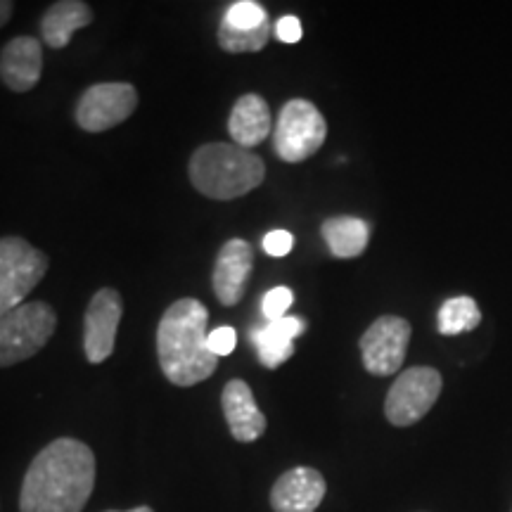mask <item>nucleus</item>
Masks as SVG:
<instances>
[{"label":"nucleus","instance_id":"8","mask_svg":"<svg viewBox=\"0 0 512 512\" xmlns=\"http://www.w3.org/2000/svg\"><path fill=\"white\" fill-rule=\"evenodd\" d=\"M138 91L133 83L126 81H107L93 83L91 88L81 93L76 100L74 119L79 128L88 133H105L110 128L131 117L138 110Z\"/></svg>","mask_w":512,"mask_h":512},{"label":"nucleus","instance_id":"4","mask_svg":"<svg viewBox=\"0 0 512 512\" xmlns=\"http://www.w3.org/2000/svg\"><path fill=\"white\" fill-rule=\"evenodd\" d=\"M57 328V313L48 302H24L0 318V368L29 361L50 342Z\"/></svg>","mask_w":512,"mask_h":512},{"label":"nucleus","instance_id":"1","mask_svg":"<svg viewBox=\"0 0 512 512\" xmlns=\"http://www.w3.org/2000/svg\"><path fill=\"white\" fill-rule=\"evenodd\" d=\"M93 486V448L79 439H55L31 460L19 491V512H81Z\"/></svg>","mask_w":512,"mask_h":512},{"label":"nucleus","instance_id":"21","mask_svg":"<svg viewBox=\"0 0 512 512\" xmlns=\"http://www.w3.org/2000/svg\"><path fill=\"white\" fill-rule=\"evenodd\" d=\"M223 19L235 29H256L268 19V12L261 3L254 0H238V3H230Z\"/></svg>","mask_w":512,"mask_h":512},{"label":"nucleus","instance_id":"3","mask_svg":"<svg viewBox=\"0 0 512 512\" xmlns=\"http://www.w3.org/2000/svg\"><path fill=\"white\" fill-rule=\"evenodd\" d=\"M188 178L200 195L228 202L259 188L266 178V164L235 143H207L192 152Z\"/></svg>","mask_w":512,"mask_h":512},{"label":"nucleus","instance_id":"16","mask_svg":"<svg viewBox=\"0 0 512 512\" xmlns=\"http://www.w3.org/2000/svg\"><path fill=\"white\" fill-rule=\"evenodd\" d=\"M306 323L302 318L285 316L280 320H268L264 328L252 332V342L256 344L261 366L273 370L290 361L294 354V339L304 335Z\"/></svg>","mask_w":512,"mask_h":512},{"label":"nucleus","instance_id":"23","mask_svg":"<svg viewBox=\"0 0 512 512\" xmlns=\"http://www.w3.org/2000/svg\"><path fill=\"white\" fill-rule=\"evenodd\" d=\"M209 351L214 356H230L233 354L235 344H238V335H235V330L230 328V325H223V328H216L209 332Z\"/></svg>","mask_w":512,"mask_h":512},{"label":"nucleus","instance_id":"9","mask_svg":"<svg viewBox=\"0 0 512 512\" xmlns=\"http://www.w3.org/2000/svg\"><path fill=\"white\" fill-rule=\"evenodd\" d=\"M411 323L401 316H380L361 337V358L370 375L389 377L401 370L411 344Z\"/></svg>","mask_w":512,"mask_h":512},{"label":"nucleus","instance_id":"20","mask_svg":"<svg viewBox=\"0 0 512 512\" xmlns=\"http://www.w3.org/2000/svg\"><path fill=\"white\" fill-rule=\"evenodd\" d=\"M482 323V311L472 297H451L441 304L437 325L441 335H463Z\"/></svg>","mask_w":512,"mask_h":512},{"label":"nucleus","instance_id":"2","mask_svg":"<svg viewBox=\"0 0 512 512\" xmlns=\"http://www.w3.org/2000/svg\"><path fill=\"white\" fill-rule=\"evenodd\" d=\"M209 311L200 299H178L164 311L157 328V358L166 380L176 387H195L209 380L219 356L209 351Z\"/></svg>","mask_w":512,"mask_h":512},{"label":"nucleus","instance_id":"15","mask_svg":"<svg viewBox=\"0 0 512 512\" xmlns=\"http://www.w3.org/2000/svg\"><path fill=\"white\" fill-rule=\"evenodd\" d=\"M273 114L268 102L259 93H247L238 98L228 117V133L235 145L252 150L271 136Z\"/></svg>","mask_w":512,"mask_h":512},{"label":"nucleus","instance_id":"24","mask_svg":"<svg viewBox=\"0 0 512 512\" xmlns=\"http://www.w3.org/2000/svg\"><path fill=\"white\" fill-rule=\"evenodd\" d=\"M292 245H294V238L292 233H287V230H271V233L264 238V252L268 256H275V259L290 254Z\"/></svg>","mask_w":512,"mask_h":512},{"label":"nucleus","instance_id":"5","mask_svg":"<svg viewBox=\"0 0 512 512\" xmlns=\"http://www.w3.org/2000/svg\"><path fill=\"white\" fill-rule=\"evenodd\" d=\"M50 259L46 252L19 235L0 238V318L27 302L36 285L46 278Z\"/></svg>","mask_w":512,"mask_h":512},{"label":"nucleus","instance_id":"13","mask_svg":"<svg viewBox=\"0 0 512 512\" xmlns=\"http://www.w3.org/2000/svg\"><path fill=\"white\" fill-rule=\"evenodd\" d=\"M325 477L316 467L297 465L278 477L271 489V508L275 512H316L323 503Z\"/></svg>","mask_w":512,"mask_h":512},{"label":"nucleus","instance_id":"14","mask_svg":"<svg viewBox=\"0 0 512 512\" xmlns=\"http://www.w3.org/2000/svg\"><path fill=\"white\" fill-rule=\"evenodd\" d=\"M223 415H226L228 430L240 444H252L266 434V415L256 406L252 389L245 380H230L221 394Z\"/></svg>","mask_w":512,"mask_h":512},{"label":"nucleus","instance_id":"7","mask_svg":"<svg viewBox=\"0 0 512 512\" xmlns=\"http://www.w3.org/2000/svg\"><path fill=\"white\" fill-rule=\"evenodd\" d=\"M441 387H444V380L439 370L430 366L403 370L384 399V415L394 427H411L432 411Z\"/></svg>","mask_w":512,"mask_h":512},{"label":"nucleus","instance_id":"27","mask_svg":"<svg viewBox=\"0 0 512 512\" xmlns=\"http://www.w3.org/2000/svg\"><path fill=\"white\" fill-rule=\"evenodd\" d=\"M105 512H117V510H105ZM128 512H155L150 508V505H138V508H133V510H128Z\"/></svg>","mask_w":512,"mask_h":512},{"label":"nucleus","instance_id":"10","mask_svg":"<svg viewBox=\"0 0 512 512\" xmlns=\"http://www.w3.org/2000/svg\"><path fill=\"white\" fill-rule=\"evenodd\" d=\"M121 316H124V299L114 287H102L88 302L83 316V351L88 363H105L114 354Z\"/></svg>","mask_w":512,"mask_h":512},{"label":"nucleus","instance_id":"26","mask_svg":"<svg viewBox=\"0 0 512 512\" xmlns=\"http://www.w3.org/2000/svg\"><path fill=\"white\" fill-rule=\"evenodd\" d=\"M12 15H15V3H10V0H0V29L10 22Z\"/></svg>","mask_w":512,"mask_h":512},{"label":"nucleus","instance_id":"22","mask_svg":"<svg viewBox=\"0 0 512 512\" xmlns=\"http://www.w3.org/2000/svg\"><path fill=\"white\" fill-rule=\"evenodd\" d=\"M294 302V294L290 287H273V290L266 292L264 302H261V311L268 320H280L285 318L287 309H290Z\"/></svg>","mask_w":512,"mask_h":512},{"label":"nucleus","instance_id":"19","mask_svg":"<svg viewBox=\"0 0 512 512\" xmlns=\"http://www.w3.org/2000/svg\"><path fill=\"white\" fill-rule=\"evenodd\" d=\"M271 34H273L271 17H268L266 22L256 29H235L221 17L216 38H219V46L223 53L245 55V53H261V50L268 46V41H271Z\"/></svg>","mask_w":512,"mask_h":512},{"label":"nucleus","instance_id":"6","mask_svg":"<svg viewBox=\"0 0 512 512\" xmlns=\"http://www.w3.org/2000/svg\"><path fill=\"white\" fill-rule=\"evenodd\" d=\"M328 138V124L309 100L285 102L273 126V152L287 164H302L316 155Z\"/></svg>","mask_w":512,"mask_h":512},{"label":"nucleus","instance_id":"17","mask_svg":"<svg viewBox=\"0 0 512 512\" xmlns=\"http://www.w3.org/2000/svg\"><path fill=\"white\" fill-rule=\"evenodd\" d=\"M93 22L91 5L83 0H60L53 3L41 17V38L48 48L62 50L69 46L76 31Z\"/></svg>","mask_w":512,"mask_h":512},{"label":"nucleus","instance_id":"11","mask_svg":"<svg viewBox=\"0 0 512 512\" xmlns=\"http://www.w3.org/2000/svg\"><path fill=\"white\" fill-rule=\"evenodd\" d=\"M252 268H254L252 242L233 238L221 247L219 256H216L214 273H211V287H214L216 299H219L223 306L240 304L249 275H252Z\"/></svg>","mask_w":512,"mask_h":512},{"label":"nucleus","instance_id":"18","mask_svg":"<svg viewBox=\"0 0 512 512\" xmlns=\"http://www.w3.org/2000/svg\"><path fill=\"white\" fill-rule=\"evenodd\" d=\"M325 245L337 259H356L366 252L370 240V226L356 216H332L320 226Z\"/></svg>","mask_w":512,"mask_h":512},{"label":"nucleus","instance_id":"25","mask_svg":"<svg viewBox=\"0 0 512 512\" xmlns=\"http://www.w3.org/2000/svg\"><path fill=\"white\" fill-rule=\"evenodd\" d=\"M273 31H275V36H278V41H283V43H297V41H302V36H304L302 22H299V17H294V15L280 17L278 22L273 24Z\"/></svg>","mask_w":512,"mask_h":512},{"label":"nucleus","instance_id":"12","mask_svg":"<svg viewBox=\"0 0 512 512\" xmlns=\"http://www.w3.org/2000/svg\"><path fill=\"white\" fill-rule=\"evenodd\" d=\"M43 76V43L15 36L0 50V83L12 93L34 91Z\"/></svg>","mask_w":512,"mask_h":512}]
</instances>
